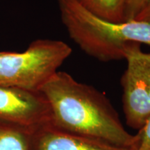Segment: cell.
I'll return each instance as SVG.
<instances>
[{"label": "cell", "mask_w": 150, "mask_h": 150, "mask_svg": "<svg viewBox=\"0 0 150 150\" xmlns=\"http://www.w3.org/2000/svg\"><path fill=\"white\" fill-rule=\"evenodd\" d=\"M40 92L50 106L54 127L121 147L138 149V135L129 134L125 129L108 99L93 86L58 71Z\"/></svg>", "instance_id": "cell-1"}, {"label": "cell", "mask_w": 150, "mask_h": 150, "mask_svg": "<svg viewBox=\"0 0 150 150\" xmlns=\"http://www.w3.org/2000/svg\"><path fill=\"white\" fill-rule=\"evenodd\" d=\"M61 21L70 38L88 55L102 62L125 59L130 42L150 45V23L113 22L99 18L76 0H57Z\"/></svg>", "instance_id": "cell-2"}, {"label": "cell", "mask_w": 150, "mask_h": 150, "mask_svg": "<svg viewBox=\"0 0 150 150\" xmlns=\"http://www.w3.org/2000/svg\"><path fill=\"white\" fill-rule=\"evenodd\" d=\"M61 40L38 39L21 53L1 52L0 85L40 92L72 54Z\"/></svg>", "instance_id": "cell-3"}, {"label": "cell", "mask_w": 150, "mask_h": 150, "mask_svg": "<svg viewBox=\"0 0 150 150\" xmlns=\"http://www.w3.org/2000/svg\"><path fill=\"white\" fill-rule=\"evenodd\" d=\"M127 66L121 79L122 106L127 125L139 131L150 117V52L138 42H130L124 51Z\"/></svg>", "instance_id": "cell-4"}, {"label": "cell", "mask_w": 150, "mask_h": 150, "mask_svg": "<svg viewBox=\"0 0 150 150\" xmlns=\"http://www.w3.org/2000/svg\"><path fill=\"white\" fill-rule=\"evenodd\" d=\"M0 122L35 131L51 123V112L40 92L0 85Z\"/></svg>", "instance_id": "cell-5"}, {"label": "cell", "mask_w": 150, "mask_h": 150, "mask_svg": "<svg viewBox=\"0 0 150 150\" xmlns=\"http://www.w3.org/2000/svg\"><path fill=\"white\" fill-rule=\"evenodd\" d=\"M34 150H135L116 146L104 140L45 125L33 134Z\"/></svg>", "instance_id": "cell-6"}, {"label": "cell", "mask_w": 150, "mask_h": 150, "mask_svg": "<svg viewBox=\"0 0 150 150\" xmlns=\"http://www.w3.org/2000/svg\"><path fill=\"white\" fill-rule=\"evenodd\" d=\"M34 131L0 122V150H34Z\"/></svg>", "instance_id": "cell-7"}, {"label": "cell", "mask_w": 150, "mask_h": 150, "mask_svg": "<svg viewBox=\"0 0 150 150\" xmlns=\"http://www.w3.org/2000/svg\"><path fill=\"white\" fill-rule=\"evenodd\" d=\"M89 12L113 22H125V0H76Z\"/></svg>", "instance_id": "cell-8"}, {"label": "cell", "mask_w": 150, "mask_h": 150, "mask_svg": "<svg viewBox=\"0 0 150 150\" xmlns=\"http://www.w3.org/2000/svg\"><path fill=\"white\" fill-rule=\"evenodd\" d=\"M149 0H125V22L135 20Z\"/></svg>", "instance_id": "cell-9"}, {"label": "cell", "mask_w": 150, "mask_h": 150, "mask_svg": "<svg viewBox=\"0 0 150 150\" xmlns=\"http://www.w3.org/2000/svg\"><path fill=\"white\" fill-rule=\"evenodd\" d=\"M137 134L139 137V144L137 150H150V117Z\"/></svg>", "instance_id": "cell-10"}, {"label": "cell", "mask_w": 150, "mask_h": 150, "mask_svg": "<svg viewBox=\"0 0 150 150\" xmlns=\"http://www.w3.org/2000/svg\"><path fill=\"white\" fill-rule=\"evenodd\" d=\"M135 20H139V21L150 23V0L147 1V4L145 5V6L144 7V8Z\"/></svg>", "instance_id": "cell-11"}, {"label": "cell", "mask_w": 150, "mask_h": 150, "mask_svg": "<svg viewBox=\"0 0 150 150\" xmlns=\"http://www.w3.org/2000/svg\"><path fill=\"white\" fill-rule=\"evenodd\" d=\"M0 53H1V52H0Z\"/></svg>", "instance_id": "cell-12"}]
</instances>
